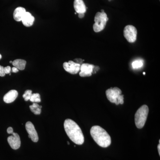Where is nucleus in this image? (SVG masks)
<instances>
[{"label": "nucleus", "instance_id": "7", "mask_svg": "<svg viewBox=\"0 0 160 160\" xmlns=\"http://www.w3.org/2000/svg\"><path fill=\"white\" fill-rule=\"evenodd\" d=\"M63 66L64 70L71 74H77L80 70V64L74 63L73 61H70L68 63H64Z\"/></svg>", "mask_w": 160, "mask_h": 160}, {"label": "nucleus", "instance_id": "13", "mask_svg": "<svg viewBox=\"0 0 160 160\" xmlns=\"http://www.w3.org/2000/svg\"><path fill=\"white\" fill-rule=\"evenodd\" d=\"M34 20L35 18L29 12H26L21 21L24 26L26 27H30L33 24Z\"/></svg>", "mask_w": 160, "mask_h": 160}, {"label": "nucleus", "instance_id": "6", "mask_svg": "<svg viewBox=\"0 0 160 160\" xmlns=\"http://www.w3.org/2000/svg\"><path fill=\"white\" fill-rule=\"evenodd\" d=\"M124 36L127 41L130 43L134 42L136 40L137 32L136 28L132 25H128L124 28Z\"/></svg>", "mask_w": 160, "mask_h": 160}, {"label": "nucleus", "instance_id": "30", "mask_svg": "<svg viewBox=\"0 0 160 160\" xmlns=\"http://www.w3.org/2000/svg\"><path fill=\"white\" fill-rule=\"evenodd\" d=\"M10 63H13V62H12V61H10Z\"/></svg>", "mask_w": 160, "mask_h": 160}, {"label": "nucleus", "instance_id": "22", "mask_svg": "<svg viewBox=\"0 0 160 160\" xmlns=\"http://www.w3.org/2000/svg\"><path fill=\"white\" fill-rule=\"evenodd\" d=\"M74 61H73V62H74V63H77V64H82V63H83L84 60L81 59L80 58H77V59H75L74 60Z\"/></svg>", "mask_w": 160, "mask_h": 160}, {"label": "nucleus", "instance_id": "18", "mask_svg": "<svg viewBox=\"0 0 160 160\" xmlns=\"http://www.w3.org/2000/svg\"><path fill=\"white\" fill-rule=\"evenodd\" d=\"M132 65L133 69H139L143 66V62L141 60H136L132 63Z\"/></svg>", "mask_w": 160, "mask_h": 160}, {"label": "nucleus", "instance_id": "28", "mask_svg": "<svg viewBox=\"0 0 160 160\" xmlns=\"http://www.w3.org/2000/svg\"><path fill=\"white\" fill-rule=\"evenodd\" d=\"M2 55H1V54H0V60H1V59H2Z\"/></svg>", "mask_w": 160, "mask_h": 160}, {"label": "nucleus", "instance_id": "8", "mask_svg": "<svg viewBox=\"0 0 160 160\" xmlns=\"http://www.w3.org/2000/svg\"><path fill=\"white\" fill-rule=\"evenodd\" d=\"M25 128L28 133V137L31 138L33 142H37L39 139L38 134L33 124L30 122H27L25 125Z\"/></svg>", "mask_w": 160, "mask_h": 160}, {"label": "nucleus", "instance_id": "26", "mask_svg": "<svg viewBox=\"0 0 160 160\" xmlns=\"http://www.w3.org/2000/svg\"><path fill=\"white\" fill-rule=\"evenodd\" d=\"M84 16V14H83V13H81V14H78V17L80 18H83Z\"/></svg>", "mask_w": 160, "mask_h": 160}, {"label": "nucleus", "instance_id": "25", "mask_svg": "<svg viewBox=\"0 0 160 160\" xmlns=\"http://www.w3.org/2000/svg\"><path fill=\"white\" fill-rule=\"evenodd\" d=\"M11 70H12V72H13V73H18V71H19V70L15 67H13L12 69H11Z\"/></svg>", "mask_w": 160, "mask_h": 160}, {"label": "nucleus", "instance_id": "1", "mask_svg": "<svg viewBox=\"0 0 160 160\" xmlns=\"http://www.w3.org/2000/svg\"><path fill=\"white\" fill-rule=\"evenodd\" d=\"M64 129L66 134L73 142L78 145L84 142V136L81 129L73 120L67 119L64 124Z\"/></svg>", "mask_w": 160, "mask_h": 160}, {"label": "nucleus", "instance_id": "3", "mask_svg": "<svg viewBox=\"0 0 160 160\" xmlns=\"http://www.w3.org/2000/svg\"><path fill=\"white\" fill-rule=\"evenodd\" d=\"M122 90L118 87L111 88L106 91V95L110 102L116 105L123 104L124 95L122 94Z\"/></svg>", "mask_w": 160, "mask_h": 160}, {"label": "nucleus", "instance_id": "20", "mask_svg": "<svg viewBox=\"0 0 160 160\" xmlns=\"http://www.w3.org/2000/svg\"><path fill=\"white\" fill-rule=\"evenodd\" d=\"M4 72L6 74H10L11 72V66H7L4 68Z\"/></svg>", "mask_w": 160, "mask_h": 160}, {"label": "nucleus", "instance_id": "11", "mask_svg": "<svg viewBox=\"0 0 160 160\" xmlns=\"http://www.w3.org/2000/svg\"><path fill=\"white\" fill-rule=\"evenodd\" d=\"M73 6L76 13L84 14L86 11V6L83 0H74Z\"/></svg>", "mask_w": 160, "mask_h": 160}, {"label": "nucleus", "instance_id": "23", "mask_svg": "<svg viewBox=\"0 0 160 160\" xmlns=\"http://www.w3.org/2000/svg\"><path fill=\"white\" fill-rule=\"evenodd\" d=\"M7 132L9 134H13L14 130L12 127H10L7 129Z\"/></svg>", "mask_w": 160, "mask_h": 160}, {"label": "nucleus", "instance_id": "12", "mask_svg": "<svg viewBox=\"0 0 160 160\" xmlns=\"http://www.w3.org/2000/svg\"><path fill=\"white\" fill-rule=\"evenodd\" d=\"M18 96V92L16 90H11L4 96L3 100L6 103H11L14 102Z\"/></svg>", "mask_w": 160, "mask_h": 160}, {"label": "nucleus", "instance_id": "14", "mask_svg": "<svg viewBox=\"0 0 160 160\" xmlns=\"http://www.w3.org/2000/svg\"><path fill=\"white\" fill-rule=\"evenodd\" d=\"M26 12V10L23 7H19L16 8L13 14L14 20L17 21H21Z\"/></svg>", "mask_w": 160, "mask_h": 160}, {"label": "nucleus", "instance_id": "4", "mask_svg": "<svg viewBox=\"0 0 160 160\" xmlns=\"http://www.w3.org/2000/svg\"><path fill=\"white\" fill-rule=\"evenodd\" d=\"M149 113V108L146 105L141 106L135 115V123L138 129H142L145 124Z\"/></svg>", "mask_w": 160, "mask_h": 160}, {"label": "nucleus", "instance_id": "21", "mask_svg": "<svg viewBox=\"0 0 160 160\" xmlns=\"http://www.w3.org/2000/svg\"><path fill=\"white\" fill-rule=\"evenodd\" d=\"M4 68L3 66L0 65V76L1 77H4L6 75V73L4 72Z\"/></svg>", "mask_w": 160, "mask_h": 160}, {"label": "nucleus", "instance_id": "24", "mask_svg": "<svg viewBox=\"0 0 160 160\" xmlns=\"http://www.w3.org/2000/svg\"><path fill=\"white\" fill-rule=\"evenodd\" d=\"M100 68L99 66H94L93 68V73H95Z\"/></svg>", "mask_w": 160, "mask_h": 160}, {"label": "nucleus", "instance_id": "19", "mask_svg": "<svg viewBox=\"0 0 160 160\" xmlns=\"http://www.w3.org/2000/svg\"><path fill=\"white\" fill-rule=\"evenodd\" d=\"M32 95V91L31 90H27L25 91L24 94H23V97L24 98V100L28 101L29 100Z\"/></svg>", "mask_w": 160, "mask_h": 160}, {"label": "nucleus", "instance_id": "2", "mask_svg": "<svg viewBox=\"0 0 160 160\" xmlns=\"http://www.w3.org/2000/svg\"><path fill=\"white\" fill-rule=\"evenodd\" d=\"M90 134L98 145L102 147H108L111 143L110 136L101 126L98 125L93 126L91 128Z\"/></svg>", "mask_w": 160, "mask_h": 160}, {"label": "nucleus", "instance_id": "27", "mask_svg": "<svg viewBox=\"0 0 160 160\" xmlns=\"http://www.w3.org/2000/svg\"><path fill=\"white\" fill-rule=\"evenodd\" d=\"M160 143L158 145V151L159 154L160 155Z\"/></svg>", "mask_w": 160, "mask_h": 160}, {"label": "nucleus", "instance_id": "15", "mask_svg": "<svg viewBox=\"0 0 160 160\" xmlns=\"http://www.w3.org/2000/svg\"><path fill=\"white\" fill-rule=\"evenodd\" d=\"M14 67H16L18 70H23L25 69L26 62L23 59H16L13 61L12 63Z\"/></svg>", "mask_w": 160, "mask_h": 160}, {"label": "nucleus", "instance_id": "5", "mask_svg": "<svg viewBox=\"0 0 160 160\" xmlns=\"http://www.w3.org/2000/svg\"><path fill=\"white\" fill-rule=\"evenodd\" d=\"M109 20L107 14L105 12H98L94 18L93 29L95 32H99L103 30L106 27L107 21Z\"/></svg>", "mask_w": 160, "mask_h": 160}, {"label": "nucleus", "instance_id": "31", "mask_svg": "<svg viewBox=\"0 0 160 160\" xmlns=\"http://www.w3.org/2000/svg\"><path fill=\"white\" fill-rule=\"evenodd\" d=\"M145 72H144V73H143L144 75H145Z\"/></svg>", "mask_w": 160, "mask_h": 160}, {"label": "nucleus", "instance_id": "29", "mask_svg": "<svg viewBox=\"0 0 160 160\" xmlns=\"http://www.w3.org/2000/svg\"><path fill=\"white\" fill-rule=\"evenodd\" d=\"M67 143H68V145H70V143H69V141H67Z\"/></svg>", "mask_w": 160, "mask_h": 160}, {"label": "nucleus", "instance_id": "16", "mask_svg": "<svg viewBox=\"0 0 160 160\" xmlns=\"http://www.w3.org/2000/svg\"><path fill=\"white\" fill-rule=\"evenodd\" d=\"M42 106H40L38 104L34 103L31 106H29V108L32 113L36 115H40L41 112Z\"/></svg>", "mask_w": 160, "mask_h": 160}, {"label": "nucleus", "instance_id": "17", "mask_svg": "<svg viewBox=\"0 0 160 160\" xmlns=\"http://www.w3.org/2000/svg\"><path fill=\"white\" fill-rule=\"evenodd\" d=\"M29 100L33 103L40 102H41L40 95L38 93H33L32 95Z\"/></svg>", "mask_w": 160, "mask_h": 160}, {"label": "nucleus", "instance_id": "10", "mask_svg": "<svg viewBox=\"0 0 160 160\" xmlns=\"http://www.w3.org/2000/svg\"><path fill=\"white\" fill-rule=\"evenodd\" d=\"M94 65L88 63H84L80 65L79 75L81 77H90L93 73Z\"/></svg>", "mask_w": 160, "mask_h": 160}, {"label": "nucleus", "instance_id": "9", "mask_svg": "<svg viewBox=\"0 0 160 160\" xmlns=\"http://www.w3.org/2000/svg\"><path fill=\"white\" fill-rule=\"evenodd\" d=\"M13 135L9 136L7 141L11 148L14 149H18L21 146V141L20 136L18 133L13 132Z\"/></svg>", "mask_w": 160, "mask_h": 160}]
</instances>
